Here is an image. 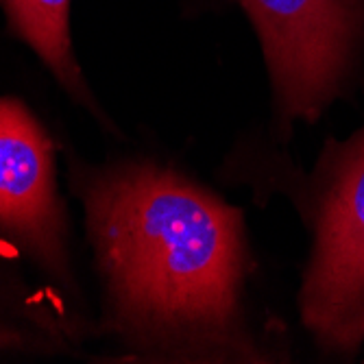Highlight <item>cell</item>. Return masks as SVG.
Here are the masks:
<instances>
[{
    "instance_id": "cell-1",
    "label": "cell",
    "mask_w": 364,
    "mask_h": 364,
    "mask_svg": "<svg viewBox=\"0 0 364 364\" xmlns=\"http://www.w3.org/2000/svg\"><path fill=\"white\" fill-rule=\"evenodd\" d=\"M116 334L155 362H271L247 321L245 214L157 161L79 186Z\"/></svg>"
},
{
    "instance_id": "cell-2",
    "label": "cell",
    "mask_w": 364,
    "mask_h": 364,
    "mask_svg": "<svg viewBox=\"0 0 364 364\" xmlns=\"http://www.w3.org/2000/svg\"><path fill=\"white\" fill-rule=\"evenodd\" d=\"M310 208L301 321L323 353L349 360L364 343V127L347 142H327Z\"/></svg>"
},
{
    "instance_id": "cell-3",
    "label": "cell",
    "mask_w": 364,
    "mask_h": 364,
    "mask_svg": "<svg viewBox=\"0 0 364 364\" xmlns=\"http://www.w3.org/2000/svg\"><path fill=\"white\" fill-rule=\"evenodd\" d=\"M262 44L282 122H314L347 92L364 0H240Z\"/></svg>"
},
{
    "instance_id": "cell-4",
    "label": "cell",
    "mask_w": 364,
    "mask_h": 364,
    "mask_svg": "<svg viewBox=\"0 0 364 364\" xmlns=\"http://www.w3.org/2000/svg\"><path fill=\"white\" fill-rule=\"evenodd\" d=\"M0 236L46 275L70 282L53 142L20 101L5 96H0Z\"/></svg>"
},
{
    "instance_id": "cell-5",
    "label": "cell",
    "mask_w": 364,
    "mask_h": 364,
    "mask_svg": "<svg viewBox=\"0 0 364 364\" xmlns=\"http://www.w3.org/2000/svg\"><path fill=\"white\" fill-rule=\"evenodd\" d=\"M9 28L36 53L55 79L79 101L87 87L73 50L70 0H0Z\"/></svg>"
},
{
    "instance_id": "cell-6",
    "label": "cell",
    "mask_w": 364,
    "mask_h": 364,
    "mask_svg": "<svg viewBox=\"0 0 364 364\" xmlns=\"http://www.w3.org/2000/svg\"><path fill=\"white\" fill-rule=\"evenodd\" d=\"M20 345H22V334L11 327V323H7L3 316H0V351L18 349Z\"/></svg>"
}]
</instances>
